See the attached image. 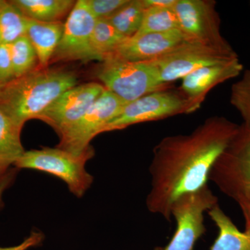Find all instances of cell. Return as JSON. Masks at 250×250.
I'll return each mask as SVG.
<instances>
[{
    "label": "cell",
    "mask_w": 250,
    "mask_h": 250,
    "mask_svg": "<svg viewBox=\"0 0 250 250\" xmlns=\"http://www.w3.org/2000/svg\"><path fill=\"white\" fill-rule=\"evenodd\" d=\"M105 89L98 82L75 85L59 96L38 120L52 126L60 136L86 113Z\"/></svg>",
    "instance_id": "12"
},
{
    "label": "cell",
    "mask_w": 250,
    "mask_h": 250,
    "mask_svg": "<svg viewBox=\"0 0 250 250\" xmlns=\"http://www.w3.org/2000/svg\"><path fill=\"white\" fill-rule=\"evenodd\" d=\"M126 39L105 18L97 19L92 36V46L100 62L115 51Z\"/></svg>",
    "instance_id": "21"
},
{
    "label": "cell",
    "mask_w": 250,
    "mask_h": 250,
    "mask_svg": "<svg viewBox=\"0 0 250 250\" xmlns=\"http://www.w3.org/2000/svg\"><path fill=\"white\" fill-rule=\"evenodd\" d=\"M77 82L76 73L72 70L38 67L4 85L0 95V108L22 128L26 122L38 119Z\"/></svg>",
    "instance_id": "2"
},
{
    "label": "cell",
    "mask_w": 250,
    "mask_h": 250,
    "mask_svg": "<svg viewBox=\"0 0 250 250\" xmlns=\"http://www.w3.org/2000/svg\"><path fill=\"white\" fill-rule=\"evenodd\" d=\"M238 58L236 52H225L199 42L187 41L152 61L163 83L183 79L198 69Z\"/></svg>",
    "instance_id": "10"
},
{
    "label": "cell",
    "mask_w": 250,
    "mask_h": 250,
    "mask_svg": "<svg viewBox=\"0 0 250 250\" xmlns=\"http://www.w3.org/2000/svg\"><path fill=\"white\" fill-rule=\"evenodd\" d=\"M3 87H4V85H1V83H0V95H1V90H2Z\"/></svg>",
    "instance_id": "31"
},
{
    "label": "cell",
    "mask_w": 250,
    "mask_h": 250,
    "mask_svg": "<svg viewBox=\"0 0 250 250\" xmlns=\"http://www.w3.org/2000/svg\"><path fill=\"white\" fill-rule=\"evenodd\" d=\"M0 2H1V0H0Z\"/></svg>",
    "instance_id": "32"
},
{
    "label": "cell",
    "mask_w": 250,
    "mask_h": 250,
    "mask_svg": "<svg viewBox=\"0 0 250 250\" xmlns=\"http://www.w3.org/2000/svg\"><path fill=\"white\" fill-rule=\"evenodd\" d=\"M20 127L0 108V167H9L25 152Z\"/></svg>",
    "instance_id": "18"
},
{
    "label": "cell",
    "mask_w": 250,
    "mask_h": 250,
    "mask_svg": "<svg viewBox=\"0 0 250 250\" xmlns=\"http://www.w3.org/2000/svg\"><path fill=\"white\" fill-rule=\"evenodd\" d=\"M195 111L196 109L192 104L182 92L168 89L159 90L126 104L120 114L105 126L103 133Z\"/></svg>",
    "instance_id": "7"
},
{
    "label": "cell",
    "mask_w": 250,
    "mask_h": 250,
    "mask_svg": "<svg viewBox=\"0 0 250 250\" xmlns=\"http://www.w3.org/2000/svg\"><path fill=\"white\" fill-rule=\"evenodd\" d=\"M243 70V64L238 58L202 67L182 79L180 91L197 111L212 88L238 77Z\"/></svg>",
    "instance_id": "14"
},
{
    "label": "cell",
    "mask_w": 250,
    "mask_h": 250,
    "mask_svg": "<svg viewBox=\"0 0 250 250\" xmlns=\"http://www.w3.org/2000/svg\"><path fill=\"white\" fill-rule=\"evenodd\" d=\"M9 46L15 79L37 68V54L27 36H22Z\"/></svg>",
    "instance_id": "23"
},
{
    "label": "cell",
    "mask_w": 250,
    "mask_h": 250,
    "mask_svg": "<svg viewBox=\"0 0 250 250\" xmlns=\"http://www.w3.org/2000/svg\"><path fill=\"white\" fill-rule=\"evenodd\" d=\"M96 77L106 90L126 103L169 88L152 62H129L113 54L102 62Z\"/></svg>",
    "instance_id": "3"
},
{
    "label": "cell",
    "mask_w": 250,
    "mask_h": 250,
    "mask_svg": "<svg viewBox=\"0 0 250 250\" xmlns=\"http://www.w3.org/2000/svg\"><path fill=\"white\" fill-rule=\"evenodd\" d=\"M126 104L105 89L86 113L59 136L57 147L75 154L84 152L91 146L90 141L103 133L105 126L120 114Z\"/></svg>",
    "instance_id": "9"
},
{
    "label": "cell",
    "mask_w": 250,
    "mask_h": 250,
    "mask_svg": "<svg viewBox=\"0 0 250 250\" xmlns=\"http://www.w3.org/2000/svg\"><path fill=\"white\" fill-rule=\"evenodd\" d=\"M64 30L62 22H44L27 18V34L37 54L39 66L48 67Z\"/></svg>",
    "instance_id": "15"
},
{
    "label": "cell",
    "mask_w": 250,
    "mask_h": 250,
    "mask_svg": "<svg viewBox=\"0 0 250 250\" xmlns=\"http://www.w3.org/2000/svg\"><path fill=\"white\" fill-rule=\"evenodd\" d=\"M208 180L237 202L250 192V129L244 125L212 167Z\"/></svg>",
    "instance_id": "6"
},
{
    "label": "cell",
    "mask_w": 250,
    "mask_h": 250,
    "mask_svg": "<svg viewBox=\"0 0 250 250\" xmlns=\"http://www.w3.org/2000/svg\"><path fill=\"white\" fill-rule=\"evenodd\" d=\"M179 29L178 20L173 9L149 7L145 11L142 24L134 36L167 32Z\"/></svg>",
    "instance_id": "22"
},
{
    "label": "cell",
    "mask_w": 250,
    "mask_h": 250,
    "mask_svg": "<svg viewBox=\"0 0 250 250\" xmlns=\"http://www.w3.org/2000/svg\"><path fill=\"white\" fill-rule=\"evenodd\" d=\"M96 19L107 18L123 7L129 0H84Z\"/></svg>",
    "instance_id": "25"
},
{
    "label": "cell",
    "mask_w": 250,
    "mask_h": 250,
    "mask_svg": "<svg viewBox=\"0 0 250 250\" xmlns=\"http://www.w3.org/2000/svg\"><path fill=\"white\" fill-rule=\"evenodd\" d=\"M94 155L92 146L80 154L58 147H42L25 151L14 166L19 170L31 169L58 177L67 184L74 195L81 198L93 182V175L87 172L85 164Z\"/></svg>",
    "instance_id": "4"
},
{
    "label": "cell",
    "mask_w": 250,
    "mask_h": 250,
    "mask_svg": "<svg viewBox=\"0 0 250 250\" xmlns=\"http://www.w3.org/2000/svg\"><path fill=\"white\" fill-rule=\"evenodd\" d=\"M26 18L44 22H61L70 14L76 1L73 0H12Z\"/></svg>",
    "instance_id": "17"
},
{
    "label": "cell",
    "mask_w": 250,
    "mask_h": 250,
    "mask_svg": "<svg viewBox=\"0 0 250 250\" xmlns=\"http://www.w3.org/2000/svg\"><path fill=\"white\" fill-rule=\"evenodd\" d=\"M177 0H143L146 9L149 7L165 8L173 9Z\"/></svg>",
    "instance_id": "30"
},
{
    "label": "cell",
    "mask_w": 250,
    "mask_h": 250,
    "mask_svg": "<svg viewBox=\"0 0 250 250\" xmlns=\"http://www.w3.org/2000/svg\"><path fill=\"white\" fill-rule=\"evenodd\" d=\"M45 239V236L41 231H31L30 235L26 238L18 246L9 247V248H1L0 250H27L30 248H35L40 246L41 243Z\"/></svg>",
    "instance_id": "28"
},
{
    "label": "cell",
    "mask_w": 250,
    "mask_h": 250,
    "mask_svg": "<svg viewBox=\"0 0 250 250\" xmlns=\"http://www.w3.org/2000/svg\"><path fill=\"white\" fill-rule=\"evenodd\" d=\"M218 229V236L210 250H250V231H241L219 205L208 211Z\"/></svg>",
    "instance_id": "16"
},
{
    "label": "cell",
    "mask_w": 250,
    "mask_h": 250,
    "mask_svg": "<svg viewBox=\"0 0 250 250\" xmlns=\"http://www.w3.org/2000/svg\"><path fill=\"white\" fill-rule=\"evenodd\" d=\"M27 34V18L11 1L0 2V44L11 45Z\"/></svg>",
    "instance_id": "19"
},
{
    "label": "cell",
    "mask_w": 250,
    "mask_h": 250,
    "mask_svg": "<svg viewBox=\"0 0 250 250\" xmlns=\"http://www.w3.org/2000/svg\"><path fill=\"white\" fill-rule=\"evenodd\" d=\"M14 79L10 46L0 44V83L3 85L7 84Z\"/></svg>",
    "instance_id": "26"
},
{
    "label": "cell",
    "mask_w": 250,
    "mask_h": 250,
    "mask_svg": "<svg viewBox=\"0 0 250 250\" xmlns=\"http://www.w3.org/2000/svg\"><path fill=\"white\" fill-rule=\"evenodd\" d=\"M96 21L84 0L76 1L64 24L62 39L51 62L100 61L92 46Z\"/></svg>",
    "instance_id": "11"
},
{
    "label": "cell",
    "mask_w": 250,
    "mask_h": 250,
    "mask_svg": "<svg viewBox=\"0 0 250 250\" xmlns=\"http://www.w3.org/2000/svg\"><path fill=\"white\" fill-rule=\"evenodd\" d=\"M241 207L243 216L246 220V230L250 231V192L242 197L236 202Z\"/></svg>",
    "instance_id": "29"
},
{
    "label": "cell",
    "mask_w": 250,
    "mask_h": 250,
    "mask_svg": "<svg viewBox=\"0 0 250 250\" xmlns=\"http://www.w3.org/2000/svg\"><path fill=\"white\" fill-rule=\"evenodd\" d=\"M230 103L239 112L243 125L250 129V70L231 87Z\"/></svg>",
    "instance_id": "24"
},
{
    "label": "cell",
    "mask_w": 250,
    "mask_h": 250,
    "mask_svg": "<svg viewBox=\"0 0 250 250\" xmlns=\"http://www.w3.org/2000/svg\"><path fill=\"white\" fill-rule=\"evenodd\" d=\"M17 167L11 166L9 167H0V210L4 207L3 195L14 183L18 173Z\"/></svg>",
    "instance_id": "27"
},
{
    "label": "cell",
    "mask_w": 250,
    "mask_h": 250,
    "mask_svg": "<svg viewBox=\"0 0 250 250\" xmlns=\"http://www.w3.org/2000/svg\"><path fill=\"white\" fill-rule=\"evenodd\" d=\"M187 41L179 29L134 36L125 39L113 54L131 62H152Z\"/></svg>",
    "instance_id": "13"
},
{
    "label": "cell",
    "mask_w": 250,
    "mask_h": 250,
    "mask_svg": "<svg viewBox=\"0 0 250 250\" xmlns=\"http://www.w3.org/2000/svg\"><path fill=\"white\" fill-rule=\"evenodd\" d=\"M216 2L213 0H177L173 8L179 30L190 42L225 52H234L220 32Z\"/></svg>",
    "instance_id": "8"
},
{
    "label": "cell",
    "mask_w": 250,
    "mask_h": 250,
    "mask_svg": "<svg viewBox=\"0 0 250 250\" xmlns=\"http://www.w3.org/2000/svg\"><path fill=\"white\" fill-rule=\"evenodd\" d=\"M240 125L222 116L205 120L192 132L164 138L154 148L149 172L148 210L172 220L176 199L207 185L215 161L238 133Z\"/></svg>",
    "instance_id": "1"
},
{
    "label": "cell",
    "mask_w": 250,
    "mask_h": 250,
    "mask_svg": "<svg viewBox=\"0 0 250 250\" xmlns=\"http://www.w3.org/2000/svg\"><path fill=\"white\" fill-rule=\"evenodd\" d=\"M218 205V199L208 184L176 199L170 208L171 218L176 222V230L165 248L154 250H194L199 238L207 229L205 213Z\"/></svg>",
    "instance_id": "5"
},
{
    "label": "cell",
    "mask_w": 250,
    "mask_h": 250,
    "mask_svg": "<svg viewBox=\"0 0 250 250\" xmlns=\"http://www.w3.org/2000/svg\"><path fill=\"white\" fill-rule=\"evenodd\" d=\"M146 9L143 0H129L123 7L105 19L127 39L134 36L139 30Z\"/></svg>",
    "instance_id": "20"
}]
</instances>
